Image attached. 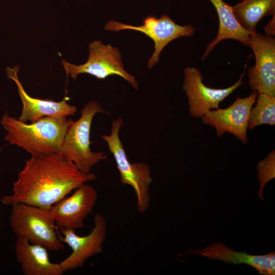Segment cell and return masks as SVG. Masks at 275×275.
I'll return each instance as SVG.
<instances>
[{
	"label": "cell",
	"mask_w": 275,
	"mask_h": 275,
	"mask_svg": "<svg viewBox=\"0 0 275 275\" xmlns=\"http://www.w3.org/2000/svg\"><path fill=\"white\" fill-rule=\"evenodd\" d=\"M96 178L94 173H82L59 153L31 156L18 174L13 193L3 196L1 201L7 205L23 203L49 210L78 187Z\"/></svg>",
	"instance_id": "1"
},
{
	"label": "cell",
	"mask_w": 275,
	"mask_h": 275,
	"mask_svg": "<svg viewBox=\"0 0 275 275\" xmlns=\"http://www.w3.org/2000/svg\"><path fill=\"white\" fill-rule=\"evenodd\" d=\"M70 119L67 116H47L29 124L5 113L1 123L7 133L5 140L32 156L59 153Z\"/></svg>",
	"instance_id": "2"
},
{
	"label": "cell",
	"mask_w": 275,
	"mask_h": 275,
	"mask_svg": "<svg viewBox=\"0 0 275 275\" xmlns=\"http://www.w3.org/2000/svg\"><path fill=\"white\" fill-rule=\"evenodd\" d=\"M105 111L99 103L91 100L85 105L81 116L76 121L70 119L59 154L73 162L82 173L91 172L92 168L106 155L90 148V131L94 116Z\"/></svg>",
	"instance_id": "3"
},
{
	"label": "cell",
	"mask_w": 275,
	"mask_h": 275,
	"mask_svg": "<svg viewBox=\"0 0 275 275\" xmlns=\"http://www.w3.org/2000/svg\"><path fill=\"white\" fill-rule=\"evenodd\" d=\"M12 207L9 223L16 237H23L48 250L64 249L49 210L23 203L14 204Z\"/></svg>",
	"instance_id": "4"
},
{
	"label": "cell",
	"mask_w": 275,
	"mask_h": 275,
	"mask_svg": "<svg viewBox=\"0 0 275 275\" xmlns=\"http://www.w3.org/2000/svg\"><path fill=\"white\" fill-rule=\"evenodd\" d=\"M123 123V120L121 118L113 120L110 134H103L102 138L106 142L114 157L121 182L133 189L136 198L137 210L143 213L147 210L150 203L149 188L152 182L151 171L146 163H131L128 160L119 136Z\"/></svg>",
	"instance_id": "5"
},
{
	"label": "cell",
	"mask_w": 275,
	"mask_h": 275,
	"mask_svg": "<svg viewBox=\"0 0 275 275\" xmlns=\"http://www.w3.org/2000/svg\"><path fill=\"white\" fill-rule=\"evenodd\" d=\"M89 56L87 62L76 65L64 59L62 64L66 75L75 79L80 74L86 73L99 79L118 75L129 82L138 90L139 84L135 77L125 70L122 55L118 48L111 44H104L100 40L94 41L88 45Z\"/></svg>",
	"instance_id": "6"
},
{
	"label": "cell",
	"mask_w": 275,
	"mask_h": 275,
	"mask_svg": "<svg viewBox=\"0 0 275 275\" xmlns=\"http://www.w3.org/2000/svg\"><path fill=\"white\" fill-rule=\"evenodd\" d=\"M104 29L114 32L133 30L142 33L152 39L154 49L148 62V69H151L158 63L161 52L169 43L180 37L192 36L195 32L191 25H179L166 14L158 18L153 16H147L144 19L143 24L138 26L111 20L106 23Z\"/></svg>",
	"instance_id": "7"
},
{
	"label": "cell",
	"mask_w": 275,
	"mask_h": 275,
	"mask_svg": "<svg viewBox=\"0 0 275 275\" xmlns=\"http://www.w3.org/2000/svg\"><path fill=\"white\" fill-rule=\"evenodd\" d=\"M245 69L238 80L226 88L214 89L206 86L203 82L201 71L195 67H186L184 70L183 90L188 99L189 112L193 118H201L211 110L219 108L224 99L243 84Z\"/></svg>",
	"instance_id": "8"
},
{
	"label": "cell",
	"mask_w": 275,
	"mask_h": 275,
	"mask_svg": "<svg viewBox=\"0 0 275 275\" xmlns=\"http://www.w3.org/2000/svg\"><path fill=\"white\" fill-rule=\"evenodd\" d=\"M63 236L61 240L67 244L71 253L59 263L65 272L82 267L91 257L102 252L103 243L107 234V224L104 216L96 214L94 227L90 233L79 236L74 230L61 228L58 229Z\"/></svg>",
	"instance_id": "9"
},
{
	"label": "cell",
	"mask_w": 275,
	"mask_h": 275,
	"mask_svg": "<svg viewBox=\"0 0 275 275\" xmlns=\"http://www.w3.org/2000/svg\"><path fill=\"white\" fill-rule=\"evenodd\" d=\"M249 46L255 64L248 71V84L258 93L275 96V38L257 32L250 35Z\"/></svg>",
	"instance_id": "10"
},
{
	"label": "cell",
	"mask_w": 275,
	"mask_h": 275,
	"mask_svg": "<svg viewBox=\"0 0 275 275\" xmlns=\"http://www.w3.org/2000/svg\"><path fill=\"white\" fill-rule=\"evenodd\" d=\"M258 92L253 91L245 98L237 97L225 108L210 111L201 117L203 123L215 128L217 137L226 132L233 134L242 143L248 142L247 130L250 112L256 102Z\"/></svg>",
	"instance_id": "11"
},
{
	"label": "cell",
	"mask_w": 275,
	"mask_h": 275,
	"mask_svg": "<svg viewBox=\"0 0 275 275\" xmlns=\"http://www.w3.org/2000/svg\"><path fill=\"white\" fill-rule=\"evenodd\" d=\"M97 199V191L87 183L54 204L49 211L57 228L73 230L82 228L84 221L93 212Z\"/></svg>",
	"instance_id": "12"
},
{
	"label": "cell",
	"mask_w": 275,
	"mask_h": 275,
	"mask_svg": "<svg viewBox=\"0 0 275 275\" xmlns=\"http://www.w3.org/2000/svg\"><path fill=\"white\" fill-rule=\"evenodd\" d=\"M19 65L7 67V76L13 80L17 86L18 95L22 103V108L19 120L27 123L33 122L47 116H61L74 115L77 107L67 102L65 97L61 101L42 99L29 95L24 90L18 76Z\"/></svg>",
	"instance_id": "13"
},
{
	"label": "cell",
	"mask_w": 275,
	"mask_h": 275,
	"mask_svg": "<svg viewBox=\"0 0 275 275\" xmlns=\"http://www.w3.org/2000/svg\"><path fill=\"white\" fill-rule=\"evenodd\" d=\"M186 253L205 257L233 264H245L256 269L260 274H275V253L262 255L236 252L218 242L202 249L188 251Z\"/></svg>",
	"instance_id": "14"
},
{
	"label": "cell",
	"mask_w": 275,
	"mask_h": 275,
	"mask_svg": "<svg viewBox=\"0 0 275 275\" xmlns=\"http://www.w3.org/2000/svg\"><path fill=\"white\" fill-rule=\"evenodd\" d=\"M47 249L40 244L16 237L15 251L17 261L25 275H62L65 272L59 263L49 259Z\"/></svg>",
	"instance_id": "15"
},
{
	"label": "cell",
	"mask_w": 275,
	"mask_h": 275,
	"mask_svg": "<svg viewBox=\"0 0 275 275\" xmlns=\"http://www.w3.org/2000/svg\"><path fill=\"white\" fill-rule=\"evenodd\" d=\"M214 7L218 15L219 27L216 37L207 45L202 59L204 60L221 41L234 39L249 46L250 35L253 33L242 28L236 20L231 6L223 0H209Z\"/></svg>",
	"instance_id": "16"
},
{
	"label": "cell",
	"mask_w": 275,
	"mask_h": 275,
	"mask_svg": "<svg viewBox=\"0 0 275 275\" xmlns=\"http://www.w3.org/2000/svg\"><path fill=\"white\" fill-rule=\"evenodd\" d=\"M239 25L246 31L256 32V27L264 17L275 14V0H243L231 6Z\"/></svg>",
	"instance_id": "17"
},
{
	"label": "cell",
	"mask_w": 275,
	"mask_h": 275,
	"mask_svg": "<svg viewBox=\"0 0 275 275\" xmlns=\"http://www.w3.org/2000/svg\"><path fill=\"white\" fill-rule=\"evenodd\" d=\"M256 104L252 107L250 114L248 129L268 124H275V96L258 93Z\"/></svg>",
	"instance_id": "18"
},
{
	"label": "cell",
	"mask_w": 275,
	"mask_h": 275,
	"mask_svg": "<svg viewBox=\"0 0 275 275\" xmlns=\"http://www.w3.org/2000/svg\"><path fill=\"white\" fill-rule=\"evenodd\" d=\"M257 170L260 184L258 196L264 200L262 191L265 185L275 177V151L272 150L262 160L257 163Z\"/></svg>",
	"instance_id": "19"
},
{
	"label": "cell",
	"mask_w": 275,
	"mask_h": 275,
	"mask_svg": "<svg viewBox=\"0 0 275 275\" xmlns=\"http://www.w3.org/2000/svg\"><path fill=\"white\" fill-rule=\"evenodd\" d=\"M264 31L267 36H274L275 35V14L264 26Z\"/></svg>",
	"instance_id": "20"
}]
</instances>
